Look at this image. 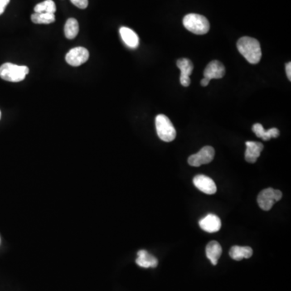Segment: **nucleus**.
I'll return each instance as SVG.
<instances>
[{
  "label": "nucleus",
  "instance_id": "1",
  "mask_svg": "<svg viewBox=\"0 0 291 291\" xmlns=\"http://www.w3.org/2000/svg\"><path fill=\"white\" fill-rule=\"evenodd\" d=\"M237 48L239 53L251 64H258L261 59L260 45L257 39L250 36H243L239 39Z\"/></svg>",
  "mask_w": 291,
  "mask_h": 291
},
{
  "label": "nucleus",
  "instance_id": "2",
  "mask_svg": "<svg viewBox=\"0 0 291 291\" xmlns=\"http://www.w3.org/2000/svg\"><path fill=\"white\" fill-rule=\"evenodd\" d=\"M29 72L30 69L26 65H18L7 63L0 66V78L12 83L23 81Z\"/></svg>",
  "mask_w": 291,
  "mask_h": 291
},
{
  "label": "nucleus",
  "instance_id": "3",
  "mask_svg": "<svg viewBox=\"0 0 291 291\" xmlns=\"http://www.w3.org/2000/svg\"><path fill=\"white\" fill-rule=\"evenodd\" d=\"M183 25L186 30L196 35H204L210 30V23L205 16L191 13L185 16Z\"/></svg>",
  "mask_w": 291,
  "mask_h": 291
},
{
  "label": "nucleus",
  "instance_id": "4",
  "mask_svg": "<svg viewBox=\"0 0 291 291\" xmlns=\"http://www.w3.org/2000/svg\"><path fill=\"white\" fill-rule=\"evenodd\" d=\"M156 127L159 138L163 142H172L176 136V131L167 116L160 114L156 118Z\"/></svg>",
  "mask_w": 291,
  "mask_h": 291
},
{
  "label": "nucleus",
  "instance_id": "5",
  "mask_svg": "<svg viewBox=\"0 0 291 291\" xmlns=\"http://www.w3.org/2000/svg\"><path fill=\"white\" fill-rule=\"evenodd\" d=\"M282 197V193L280 190L268 188L259 193L258 196V203L262 210L268 211L271 210L275 202L280 201Z\"/></svg>",
  "mask_w": 291,
  "mask_h": 291
},
{
  "label": "nucleus",
  "instance_id": "6",
  "mask_svg": "<svg viewBox=\"0 0 291 291\" xmlns=\"http://www.w3.org/2000/svg\"><path fill=\"white\" fill-rule=\"evenodd\" d=\"M215 154V149L212 147L206 146L202 147L197 153L190 156L188 162L193 167H200L201 165L210 163L214 160Z\"/></svg>",
  "mask_w": 291,
  "mask_h": 291
},
{
  "label": "nucleus",
  "instance_id": "7",
  "mask_svg": "<svg viewBox=\"0 0 291 291\" xmlns=\"http://www.w3.org/2000/svg\"><path fill=\"white\" fill-rule=\"evenodd\" d=\"M89 59V52L84 47L73 48L65 55V61L72 66H79L85 64Z\"/></svg>",
  "mask_w": 291,
  "mask_h": 291
},
{
  "label": "nucleus",
  "instance_id": "8",
  "mask_svg": "<svg viewBox=\"0 0 291 291\" xmlns=\"http://www.w3.org/2000/svg\"><path fill=\"white\" fill-rule=\"evenodd\" d=\"M176 65L181 70L180 80H181V85L184 87L190 86L191 83L190 75L192 74L194 70L192 62L190 61V59L184 58V59H179L176 63Z\"/></svg>",
  "mask_w": 291,
  "mask_h": 291
},
{
  "label": "nucleus",
  "instance_id": "9",
  "mask_svg": "<svg viewBox=\"0 0 291 291\" xmlns=\"http://www.w3.org/2000/svg\"><path fill=\"white\" fill-rule=\"evenodd\" d=\"M194 184L201 192L206 194H214L216 193L217 187L215 181L205 175H197L194 178Z\"/></svg>",
  "mask_w": 291,
  "mask_h": 291
},
{
  "label": "nucleus",
  "instance_id": "10",
  "mask_svg": "<svg viewBox=\"0 0 291 291\" xmlns=\"http://www.w3.org/2000/svg\"><path fill=\"white\" fill-rule=\"evenodd\" d=\"M225 75V67L224 64L219 61L210 62L204 70V78L208 80L222 79Z\"/></svg>",
  "mask_w": 291,
  "mask_h": 291
},
{
  "label": "nucleus",
  "instance_id": "11",
  "mask_svg": "<svg viewBox=\"0 0 291 291\" xmlns=\"http://www.w3.org/2000/svg\"><path fill=\"white\" fill-rule=\"evenodd\" d=\"M200 227L206 232L215 233L221 228V220L217 215L210 214L199 222Z\"/></svg>",
  "mask_w": 291,
  "mask_h": 291
},
{
  "label": "nucleus",
  "instance_id": "12",
  "mask_svg": "<svg viewBox=\"0 0 291 291\" xmlns=\"http://www.w3.org/2000/svg\"><path fill=\"white\" fill-rule=\"evenodd\" d=\"M246 151H245V160L247 162L254 163L260 156L261 151L264 149V146L261 142H246Z\"/></svg>",
  "mask_w": 291,
  "mask_h": 291
},
{
  "label": "nucleus",
  "instance_id": "13",
  "mask_svg": "<svg viewBox=\"0 0 291 291\" xmlns=\"http://www.w3.org/2000/svg\"><path fill=\"white\" fill-rule=\"evenodd\" d=\"M158 259L153 255H151L147 251L140 250L138 252V258L136 264L142 268H156L158 265Z\"/></svg>",
  "mask_w": 291,
  "mask_h": 291
},
{
  "label": "nucleus",
  "instance_id": "14",
  "mask_svg": "<svg viewBox=\"0 0 291 291\" xmlns=\"http://www.w3.org/2000/svg\"><path fill=\"white\" fill-rule=\"evenodd\" d=\"M120 35L122 36V41L124 43L131 48V49H136L138 47L139 44V38L136 32L129 28L122 27L120 29Z\"/></svg>",
  "mask_w": 291,
  "mask_h": 291
},
{
  "label": "nucleus",
  "instance_id": "15",
  "mask_svg": "<svg viewBox=\"0 0 291 291\" xmlns=\"http://www.w3.org/2000/svg\"><path fill=\"white\" fill-rule=\"evenodd\" d=\"M222 253H223V250H222L221 245H220L219 242H210L207 244L206 248H205L206 257L214 265H216L218 264L219 259L221 257Z\"/></svg>",
  "mask_w": 291,
  "mask_h": 291
},
{
  "label": "nucleus",
  "instance_id": "16",
  "mask_svg": "<svg viewBox=\"0 0 291 291\" xmlns=\"http://www.w3.org/2000/svg\"><path fill=\"white\" fill-rule=\"evenodd\" d=\"M253 131L258 138H262L264 141L269 140L272 138H278L280 134V132L277 128H271L269 130H264V127L259 123L253 125Z\"/></svg>",
  "mask_w": 291,
  "mask_h": 291
},
{
  "label": "nucleus",
  "instance_id": "17",
  "mask_svg": "<svg viewBox=\"0 0 291 291\" xmlns=\"http://www.w3.org/2000/svg\"><path fill=\"white\" fill-rule=\"evenodd\" d=\"M253 254V248L250 247H240L235 245L230 248L229 255L235 260H241L244 258H250Z\"/></svg>",
  "mask_w": 291,
  "mask_h": 291
},
{
  "label": "nucleus",
  "instance_id": "18",
  "mask_svg": "<svg viewBox=\"0 0 291 291\" xmlns=\"http://www.w3.org/2000/svg\"><path fill=\"white\" fill-rule=\"evenodd\" d=\"M79 23L75 19H68L64 28L65 37L70 40L75 38L79 33Z\"/></svg>",
  "mask_w": 291,
  "mask_h": 291
},
{
  "label": "nucleus",
  "instance_id": "19",
  "mask_svg": "<svg viewBox=\"0 0 291 291\" xmlns=\"http://www.w3.org/2000/svg\"><path fill=\"white\" fill-rule=\"evenodd\" d=\"M31 20L34 24L36 25H49L55 21V16L54 14L51 13L34 12L31 16Z\"/></svg>",
  "mask_w": 291,
  "mask_h": 291
},
{
  "label": "nucleus",
  "instance_id": "20",
  "mask_svg": "<svg viewBox=\"0 0 291 291\" xmlns=\"http://www.w3.org/2000/svg\"><path fill=\"white\" fill-rule=\"evenodd\" d=\"M34 11L37 13L54 14L56 11V5L53 0H45L35 6Z\"/></svg>",
  "mask_w": 291,
  "mask_h": 291
},
{
  "label": "nucleus",
  "instance_id": "21",
  "mask_svg": "<svg viewBox=\"0 0 291 291\" xmlns=\"http://www.w3.org/2000/svg\"><path fill=\"white\" fill-rule=\"evenodd\" d=\"M73 4L80 9H85L88 6V0H70Z\"/></svg>",
  "mask_w": 291,
  "mask_h": 291
},
{
  "label": "nucleus",
  "instance_id": "22",
  "mask_svg": "<svg viewBox=\"0 0 291 291\" xmlns=\"http://www.w3.org/2000/svg\"><path fill=\"white\" fill-rule=\"evenodd\" d=\"M9 2L10 0H0V16L4 12L5 8Z\"/></svg>",
  "mask_w": 291,
  "mask_h": 291
},
{
  "label": "nucleus",
  "instance_id": "23",
  "mask_svg": "<svg viewBox=\"0 0 291 291\" xmlns=\"http://www.w3.org/2000/svg\"><path fill=\"white\" fill-rule=\"evenodd\" d=\"M286 71H287V75L288 77V79H289L290 81L291 80V63H288L286 65Z\"/></svg>",
  "mask_w": 291,
  "mask_h": 291
},
{
  "label": "nucleus",
  "instance_id": "24",
  "mask_svg": "<svg viewBox=\"0 0 291 291\" xmlns=\"http://www.w3.org/2000/svg\"><path fill=\"white\" fill-rule=\"evenodd\" d=\"M210 80H208L207 79H205V78H203V79H201V86L206 87L207 86L208 84H210Z\"/></svg>",
  "mask_w": 291,
  "mask_h": 291
},
{
  "label": "nucleus",
  "instance_id": "25",
  "mask_svg": "<svg viewBox=\"0 0 291 291\" xmlns=\"http://www.w3.org/2000/svg\"><path fill=\"white\" fill-rule=\"evenodd\" d=\"M0 119H1V111H0Z\"/></svg>",
  "mask_w": 291,
  "mask_h": 291
}]
</instances>
